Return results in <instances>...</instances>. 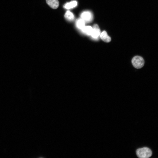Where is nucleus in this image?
<instances>
[{"label":"nucleus","instance_id":"f257e3e1","mask_svg":"<svg viewBox=\"0 0 158 158\" xmlns=\"http://www.w3.org/2000/svg\"><path fill=\"white\" fill-rule=\"evenodd\" d=\"M136 152L137 156L140 158L150 157L152 154L151 150L147 147L139 148L137 150Z\"/></svg>","mask_w":158,"mask_h":158},{"label":"nucleus","instance_id":"f03ea898","mask_svg":"<svg viewBox=\"0 0 158 158\" xmlns=\"http://www.w3.org/2000/svg\"><path fill=\"white\" fill-rule=\"evenodd\" d=\"M144 63L143 59L140 56H135L132 60V63L133 66L137 69L142 68L144 64Z\"/></svg>","mask_w":158,"mask_h":158},{"label":"nucleus","instance_id":"7ed1b4c3","mask_svg":"<svg viewBox=\"0 0 158 158\" xmlns=\"http://www.w3.org/2000/svg\"><path fill=\"white\" fill-rule=\"evenodd\" d=\"M81 18L85 22H90L93 19V16L92 13L89 11H85L82 12L81 15Z\"/></svg>","mask_w":158,"mask_h":158},{"label":"nucleus","instance_id":"20e7f679","mask_svg":"<svg viewBox=\"0 0 158 158\" xmlns=\"http://www.w3.org/2000/svg\"><path fill=\"white\" fill-rule=\"evenodd\" d=\"M100 30L98 26L96 24L94 25L91 35L94 39H97L100 35Z\"/></svg>","mask_w":158,"mask_h":158},{"label":"nucleus","instance_id":"39448f33","mask_svg":"<svg viewBox=\"0 0 158 158\" xmlns=\"http://www.w3.org/2000/svg\"><path fill=\"white\" fill-rule=\"evenodd\" d=\"M47 4L52 8H57L59 6L58 0H46Z\"/></svg>","mask_w":158,"mask_h":158},{"label":"nucleus","instance_id":"423d86ee","mask_svg":"<svg viewBox=\"0 0 158 158\" xmlns=\"http://www.w3.org/2000/svg\"><path fill=\"white\" fill-rule=\"evenodd\" d=\"M101 39L104 42H109L111 41V37L109 36L106 31H103L100 35Z\"/></svg>","mask_w":158,"mask_h":158},{"label":"nucleus","instance_id":"0eeeda50","mask_svg":"<svg viewBox=\"0 0 158 158\" xmlns=\"http://www.w3.org/2000/svg\"><path fill=\"white\" fill-rule=\"evenodd\" d=\"M77 5V2L76 1H73L65 4L63 7L66 9H70L75 7Z\"/></svg>","mask_w":158,"mask_h":158},{"label":"nucleus","instance_id":"6e6552de","mask_svg":"<svg viewBox=\"0 0 158 158\" xmlns=\"http://www.w3.org/2000/svg\"><path fill=\"white\" fill-rule=\"evenodd\" d=\"M85 22L82 18L77 20L76 23L77 27L81 30L85 26Z\"/></svg>","mask_w":158,"mask_h":158},{"label":"nucleus","instance_id":"1a4fd4ad","mask_svg":"<svg viewBox=\"0 0 158 158\" xmlns=\"http://www.w3.org/2000/svg\"><path fill=\"white\" fill-rule=\"evenodd\" d=\"M81 30L84 33L88 35H91L92 30V28L90 26H85Z\"/></svg>","mask_w":158,"mask_h":158},{"label":"nucleus","instance_id":"9d476101","mask_svg":"<svg viewBox=\"0 0 158 158\" xmlns=\"http://www.w3.org/2000/svg\"><path fill=\"white\" fill-rule=\"evenodd\" d=\"M64 17L66 20L69 21L73 20L74 18L73 14L69 11H67L66 12Z\"/></svg>","mask_w":158,"mask_h":158}]
</instances>
